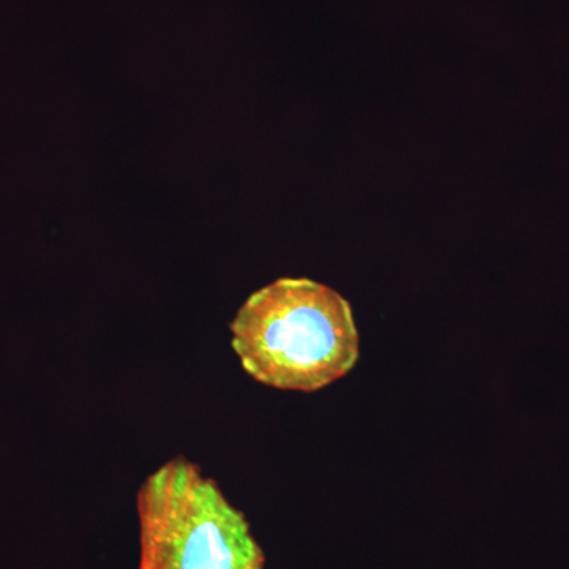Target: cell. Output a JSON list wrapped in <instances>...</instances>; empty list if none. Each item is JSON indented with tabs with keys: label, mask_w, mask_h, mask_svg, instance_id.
Masks as SVG:
<instances>
[{
	"label": "cell",
	"mask_w": 569,
	"mask_h": 569,
	"mask_svg": "<svg viewBox=\"0 0 569 569\" xmlns=\"http://www.w3.org/2000/svg\"><path fill=\"white\" fill-rule=\"evenodd\" d=\"M138 569H266L244 512L186 458L157 468L137 496Z\"/></svg>",
	"instance_id": "7a4b0ae2"
},
{
	"label": "cell",
	"mask_w": 569,
	"mask_h": 569,
	"mask_svg": "<svg viewBox=\"0 0 569 569\" xmlns=\"http://www.w3.org/2000/svg\"><path fill=\"white\" fill-rule=\"evenodd\" d=\"M230 328L246 372L283 391H320L346 377L359 359L350 302L306 277H283L254 291Z\"/></svg>",
	"instance_id": "6da1fadb"
}]
</instances>
